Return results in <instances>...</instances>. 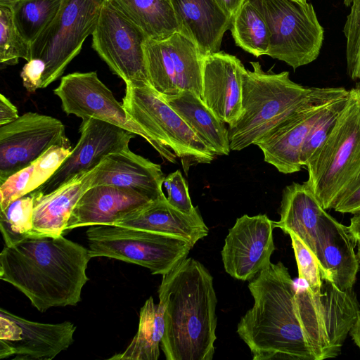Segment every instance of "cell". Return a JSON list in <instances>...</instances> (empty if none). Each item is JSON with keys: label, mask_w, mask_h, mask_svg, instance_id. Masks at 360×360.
Instances as JSON below:
<instances>
[{"label": "cell", "mask_w": 360, "mask_h": 360, "mask_svg": "<svg viewBox=\"0 0 360 360\" xmlns=\"http://www.w3.org/2000/svg\"><path fill=\"white\" fill-rule=\"evenodd\" d=\"M253 307L241 318L237 333L254 360H319L323 334L314 293L297 289L281 262L251 280Z\"/></svg>", "instance_id": "cell-1"}, {"label": "cell", "mask_w": 360, "mask_h": 360, "mask_svg": "<svg viewBox=\"0 0 360 360\" xmlns=\"http://www.w3.org/2000/svg\"><path fill=\"white\" fill-rule=\"evenodd\" d=\"M89 250L63 235L35 234L0 253V278L23 293L38 311L75 306L89 281Z\"/></svg>", "instance_id": "cell-2"}, {"label": "cell", "mask_w": 360, "mask_h": 360, "mask_svg": "<svg viewBox=\"0 0 360 360\" xmlns=\"http://www.w3.org/2000/svg\"><path fill=\"white\" fill-rule=\"evenodd\" d=\"M161 348L167 360H212L217 339V299L213 278L198 260L186 258L162 276Z\"/></svg>", "instance_id": "cell-3"}, {"label": "cell", "mask_w": 360, "mask_h": 360, "mask_svg": "<svg viewBox=\"0 0 360 360\" xmlns=\"http://www.w3.org/2000/svg\"><path fill=\"white\" fill-rule=\"evenodd\" d=\"M243 75L242 114L229 124L231 150L255 144L325 87H307L290 79L289 72L264 71L259 62Z\"/></svg>", "instance_id": "cell-4"}, {"label": "cell", "mask_w": 360, "mask_h": 360, "mask_svg": "<svg viewBox=\"0 0 360 360\" xmlns=\"http://www.w3.org/2000/svg\"><path fill=\"white\" fill-rule=\"evenodd\" d=\"M304 167L305 182L326 210L360 177V91L349 90L335 125Z\"/></svg>", "instance_id": "cell-5"}, {"label": "cell", "mask_w": 360, "mask_h": 360, "mask_svg": "<svg viewBox=\"0 0 360 360\" xmlns=\"http://www.w3.org/2000/svg\"><path fill=\"white\" fill-rule=\"evenodd\" d=\"M122 105L131 118L165 151L167 161L181 160L188 174L192 166L209 164L215 154L151 86L126 84Z\"/></svg>", "instance_id": "cell-6"}, {"label": "cell", "mask_w": 360, "mask_h": 360, "mask_svg": "<svg viewBox=\"0 0 360 360\" xmlns=\"http://www.w3.org/2000/svg\"><path fill=\"white\" fill-rule=\"evenodd\" d=\"M261 13L270 32L267 56L295 70L320 54L324 30L313 5L296 0H248Z\"/></svg>", "instance_id": "cell-7"}, {"label": "cell", "mask_w": 360, "mask_h": 360, "mask_svg": "<svg viewBox=\"0 0 360 360\" xmlns=\"http://www.w3.org/2000/svg\"><path fill=\"white\" fill-rule=\"evenodd\" d=\"M91 258L106 257L165 275L174 269L193 247L187 240L118 226H92L86 232Z\"/></svg>", "instance_id": "cell-8"}, {"label": "cell", "mask_w": 360, "mask_h": 360, "mask_svg": "<svg viewBox=\"0 0 360 360\" xmlns=\"http://www.w3.org/2000/svg\"><path fill=\"white\" fill-rule=\"evenodd\" d=\"M107 0H63L52 22L31 44L32 58L46 64L40 89L62 76L92 35Z\"/></svg>", "instance_id": "cell-9"}, {"label": "cell", "mask_w": 360, "mask_h": 360, "mask_svg": "<svg viewBox=\"0 0 360 360\" xmlns=\"http://www.w3.org/2000/svg\"><path fill=\"white\" fill-rule=\"evenodd\" d=\"M144 51L150 86L162 96L191 91L202 98L205 56L179 32L161 40L146 39Z\"/></svg>", "instance_id": "cell-10"}, {"label": "cell", "mask_w": 360, "mask_h": 360, "mask_svg": "<svg viewBox=\"0 0 360 360\" xmlns=\"http://www.w3.org/2000/svg\"><path fill=\"white\" fill-rule=\"evenodd\" d=\"M148 39L107 1L92 34V47L126 84L150 86L144 44Z\"/></svg>", "instance_id": "cell-11"}, {"label": "cell", "mask_w": 360, "mask_h": 360, "mask_svg": "<svg viewBox=\"0 0 360 360\" xmlns=\"http://www.w3.org/2000/svg\"><path fill=\"white\" fill-rule=\"evenodd\" d=\"M53 93L61 101L63 111L82 119L96 118L127 130L143 138L165 160L160 146L136 123L112 92L100 80L95 71L73 72L61 78Z\"/></svg>", "instance_id": "cell-12"}, {"label": "cell", "mask_w": 360, "mask_h": 360, "mask_svg": "<svg viewBox=\"0 0 360 360\" xmlns=\"http://www.w3.org/2000/svg\"><path fill=\"white\" fill-rule=\"evenodd\" d=\"M53 146L71 147L63 124L51 116L28 112L0 126V184Z\"/></svg>", "instance_id": "cell-13"}, {"label": "cell", "mask_w": 360, "mask_h": 360, "mask_svg": "<svg viewBox=\"0 0 360 360\" xmlns=\"http://www.w3.org/2000/svg\"><path fill=\"white\" fill-rule=\"evenodd\" d=\"M348 92L344 87H325L258 140L255 145L262 151L264 161L283 174L300 172L303 167L300 163L302 147L311 128L332 101Z\"/></svg>", "instance_id": "cell-14"}, {"label": "cell", "mask_w": 360, "mask_h": 360, "mask_svg": "<svg viewBox=\"0 0 360 360\" xmlns=\"http://www.w3.org/2000/svg\"><path fill=\"white\" fill-rule=\"evenodd\" d=\"M75 324L30 321L0 309V358L51 360L74 342Z\"/></svg>", "instance_id": "cell-15"}, {"label": "cell", "mask_w": 360, "mask_h": 360, "mask_svg": "<svg viewBox=\"0 0 360 360\" xmlns=\"http://www.w3.org/2000/svg\"><path fill=\"white\" fill-rule=\"evenodd\" d=\"M80 138L56 172L35 191L50 193L96 168L108 155L129 148L134 134L93 117L82 119Z\"/></svg>", "instance_id": "cell-16"}, {"label": "cell", "mask_w": 360, "mask_h": 360, "mask_svg": "<svg viewBox=\"0 0 360 360\" xmlns=\"http://www.w3.org/2000/svg\"><path fill=\"white\" fill-rule=\"evenodd\" d=\"M274 221L266 214L238 218L221 250L224 267L231 277L251 281L271 263L275 250Z\"/></svg>", "instance_id": "cell-17"}, {"label": "cell", "mask_w": 360, "mask_h": 360, "mask_svg": "<svg viewBox=\"0 0 360 360\" xmlns=\"http://www.w3.org/2000/svg\"><path fill=\"white\" fill-rule=\"evenodd\" d=\"M165 178L160 165L135 154L129 148L111 153L86 174L89 188L107 185L128 189L154 201L165 198Z\"/></svg>", "instance_id": "cell-18"}, {"label": "cell", "mask_w": 360, "mask_h": 360, "mask_svg": "<svg viewBox=\"0 0 360 360\" xmlns=\"http://www.w3.org/2000/svg\"><path fill=\"white\" fill-rule=\"evenodd\" d=\"M245 68L235 56L219 51L205 56L202 100L222 122L231 124L242 114Z\"/></svg>", "instance_id": "cell-19"}, {"label": "cell", "mask_w": 360, "mask_h": 360, "mask_svg": "<svg viewBox=\"0 0 360 360\" xmlns=\"http://www.w3.org/2000/svg\"><path fill=\"white\" fill-rule=\"evenodd\" d=\"M356 241L346 226L323 214L316 229L314 254L324 278L339 289L352 290L356 280L359 259L354 252Z\"/></svg>", "instance_id": "cell-20"}, {"label": "cell", "mask_w": 360, "mask_h": 360, "mask_svg": "<svg viewBox=\"0 0 360 360\" xmlns=\"http://www.w3.org/2000/svg\"><path fill=\"white\" fill-rule=\"evenodd\" d=\"M153 200L135 191L98 185L82 194L68 221L65 231L92 226H114Z\"/></svg>", "instance_id": "cell-21"}, {"label": "cell", "mask_w": 360, "mask_h": 360, "mask_svg": "<svg viewBox=\"0 0 360 360\" xmlns=\"http://www.w3.org/2000/svg\"><path fill=\"white\" fill-rule=\"evenodd\" d=\"M114 226L180 238L193 247L209 232L198 209L191 214L184 213L170 205L167 197L150 202Z\"/></svg>", "instance_id": "cell-22"}, {"label": "cell", "mask_w": 360, "mask_h": 360, "mask_svg": "<svg viewBox=\"0 0 360 360\" xmlns=\"http://www.w3.org/2000/svg\"><path fill=\"white\" fill-rule=\"evenodd\" d=\"M179 30L191 39L204 56L220 51L232 18L215 0H172Z\"/></svg>", "instance_id": "cell-23"}, {"label": "cell", "mask_w": 360, "mask_h": 360, "mask_svg": "<svg viewBox=\"0 0 360 360\" xmlns=\"http://www.w3.org/2000/svg\"><path fill=\"white\" fill-rule=\"evenodd\" d=\"M326 211L306 182H293L283 190L280 219L274 226L295 234L314 253L316 229Z\"/></svg>", "instance_id": "cell-24"}, {"label": "cell", "mask_w": 360, "mask_h": 360, "mask_svg": "<svg viewBox=\"0 0 360 360\" xmlns=\"http://www.w3.org/2000/svg\"><path fill=\"white\" fill-rule=\"evenodd\" d=\"M86 174L77 176L48 193L31 192L34 195L32 223L35 232L55 236L63 234L74 207L89 188Z\"/></svg>", "instance_id": "cell-25"}, {"label": "cell", "mask_w": 360, "mask_h": 360, "mask_svg": "<svg viewBox=\"0 0 360 360\" xmlns=\"http://www.w3.org/2000/svg\"><path fill=\"white\" fill-rule=\"evenodd\" d=\"M162 96L215 155L229 154L231 148L225 122L215 115L200 97L186 90Z\"/></svg>", "instance_id": "cell-26"}, {"label": "cell", "mask_w": 360, "mask_h": 360, "mask_svg": "<svg viewBox=\"0 0 360 360\" xmlns=\"http://www.w3.org/2000/svg\"><path fill=\"white\" fill-rule=\"evenodd\" d=\"M148 39H164L179 30L172 0H107Z\"/></svg>", "instance_id": "cell-27"}, {"label": "cell", "mask_w": 360, "mask_h": 360, "mask_svg": "<svg viewBox=\"0 0 360 360\" xmlns=\"http://www.w3.org/2000/svg\"><path fill=\"white\" fill-rule=\"evenodd\" d=\"M164 307L150 297L141 307L139 328L126 349L110 357V360H157L164 335Z\"/></svg>", "instance_id": "cell-28"}, {"label": "cell", "mask_w": 360, "mask_h": 360, "mask_svg": "<svg viewBox=\"0 0 360 360\" xmlns=\"http://www.w3.org/2000/svg\"><path fill=\"white\" fill-rule=\"evenodd\" d=\"M229 30L237 46L257 58L266 55L270 32L259 11L245 0L232 18Z\"/></svg>", "instance_id": "cell-29"}, {"label": "cell", "mask_w": 360, "mask_h": 360, "mask_svg": "<svg viewBox=\"0 0 360 360\" xmlns=\"http://www.w3.org/2000/svg\"><path fill=\"white\" fill-rule=\"evenodd\" d=\"M62 2L63 0H21L6 6L12 11L18 30L31 44L54 19Z\"/></svg>", "instance_id": "cell-30"}, {"label": "cell", "mask_w": 360, "mask_h": 360, "mask_svg": "<svg viewBox=\"0 0 360 360\" xmlns=\"http://www.w3.org/2000/svg\"><path fill=\"white\" fill-rule=\"evenodd\" d=\"M33 210L34 195L32 193L16 199L1 210L0 230L5 245H13L38 234L33 229Z\"/></svg>", "instance_id": "cell-31"}, {"label": "cell", "mask_w": 360, "mask_h": 360, "mask_svg": "<svg viewBox=\"0 0 360 360\" xmlns=\"http://www.w3.org/2000/svg\"><path fill=\"white\" fill-rule=\"evenodd\" d=\"M19 58L32 59L31 44L15 26L11 8L0 5V62L13 65Z\"/></svg>", "instance_id": "cell-32"}, {"label": "cell", "mask_w": 360, "mask_h": 360, "mask_svg": "<svg viewBox=\"0 0 360 360\" xmlns=\"http://www.w3.org/2000/svg\"><path fill=\"white\" fill-rule=\"evenodd\" d=\"M347 96L348 94L332 101L311 128L301 150L300 163L302 167H305L312 155L328 137L345 103Z\"/></svg>", "instance_id": "cell-33"}, {"label": "cell", "mask_w": 360, "mask_h": 360, "mask_svg": "<svg viewBox=\"0 0 360 360\" xmlns=\"http://www.w3.org/2000/svg\"><path fill=\"white\" fill-rule=\"evenodd\" d=\"M346 39V63L349 77L360 91V0H352L343 27Z\"/></svg>", "instance_id": "cell-34"}, {"label": "cell", "mask_w": 360, "mask_h": 360, "mask_svg": "<svg viewBox=\"0 0 360 360\" xmlns=\"http://www.w3.org/2000/svg\"><path fill=\"white\" fill-rule=\"evenodd\" d=\"M288 235L297 265L299 279L304 281L312 292H319L325 278L315 255L295 234L290 233Z\"/></svg>", "instance_id": "cell-35"}, {"label": "cell", "mask_w": 360, "mask_h": 360, "mask_svg": "<svg viewBox=\"0 0 360 360\" xmlns=\"http://www.w3.org/2000/svg\"><path fill=\"white\" fill-rule=\"evenodd\" d=\"M71 151V147L53 146L35 160L33 162L34 169L28 193L44 184L60 167Z\"/></svg>", "instance_id": "cell-36"}, {"label": "cell", "mask_w": 360, "mask_h": 360, "mask_svg": "<svg viewBox=\"0 0 360 360\" xmlns=\"http://www.w3.org/2000/svg\"><path fill=\"white\" fill-rule=\"evenodd\" d=\"M163 186L167 190V200L174 207L186 214L198 210L191 202L187 183L179 170L165 176Z\"/></svg>", "instance_id": "cell-37"}, {"label": "cell", "mask_w": 360, "mask_h": 360, "mask_svg": "<svg viewBox=\"0 0 360 360\" xmlns=\"http://www.w3.org/2000/svg\"><path fill=\"white\" fill-rule=\"evenodd\" d=\"M34 169L33 163L9 176L0 186V208L6 209L8 205L28 193V187Z\"/></svg>", "instance_id": "cell-38"}, {"label": "cell", "mask_w": 360, "mask_h": 360, "mask_svg": "<svg viewBox=\"0 0 360 360\" xmlns=\"http://www.w3.org/2000/svg\"><path fill=\"white\" fill-rule=\"evenodd\" d=\"M46 69L44 61L40 58H32L22 68L20 77L23 86L30 93L40 89L42 77Z\"/></svg>", "instance_id": "cell-39"}, {"label": "cell", "mask_w": 360, "mask_h": 360, "mask_svg": "<svg viewBox=\"0 0 360 360\" xmlns=\"http://www.w3.org/2000/svg\"><path fill=\"white\" fill-rule=\"evenodd\" d=\"M333 209L343 214L360 212V177L337 200Z\"/></svg>", "instance_id": "cell-40"}, {"label": "cell", "mask_w": 360, "mask_h": 360, "mask_svg": "<svg viewBox=\"0 0 360 360\" xmlns=\"http://www.w3.org/2000/svg\"><path fill=\"white\" fill-rule=\"evenodd\" d=\"M20 116L17 108L2 94H0V126L16 120Z\"/></svg>", "instance_id": "cell-41"}, {"label": "cell", "mask_w": 360, "mask_h": 360, "mask_svg": "<svg viewBox=\"0 0 360 360\" xmlns=\"http://www.w3.org/2000/svg\"><path fill=\"white\" fill-rule=\"evenodd\" d=\"M245 0H215L218 6L231 18Z\"/></svg>", "instance_id": "cell-42"}, {"label": "cell", "mask_w": 360, "mask_h": 360, "mask_svg": "<svg viewBox=\"0 0 360 360\" xmlns=\"http://www.w3.org/2000/svg\"><path fill=\"white\" fill-rule=\"evenodd\" d=\"M348 227L356 243L360 242V212L354 214Z\"/></svg>", "instance_id": "cell-43"}, {"label": "cell", "mask_w": 360, "mask_h": 360, "mask_svg": "<svg viewBox=\"0 0 360 360\" xmlns=\"http://www.w3.org/2000/svg\"><path fill=\"white\" fill-rule=\"evenodd\" d=\"M349 334L352 337L354 343L360 349V312L359 313L354 324L352 325Z\"/></svg>", "instance_id": "cell-44"}, {"label": "cell", "mask_w": 360, "mask_h": 360, "mask_svg": "<svg viewBox=\"0 0 360 360\" xmlns=\"http://www.w3.org/2000/svg\"><path fill=\"white\" fill-rule=\"evenodd\" d=\"M21 0H0V5L6 6L13 2L18 1Z\"/></svg>", "instance_id": "cell-45"}, {"label": "cell", "mask_w": 360, "mask_h": 360, "mask_svg": "<svg viewBox=\"0 0 360 360\" xmlns=\"http://www.w3.org/2000/svg\"><path fill=\"white\" fill-rule=\"evenodd\" d=\"M352 2V0H343V3L345 6H350Z\"/></svg>", "instance_id": "cell-46"}, {"label": "cell", "mask_w": 360, "mask_h": 360, "mask_svg": "<svg viewBox=\"0 0 360 360\" xmlns=\"http://www.w3.org/2000/svg\"><path fill=\"white\" fill-rule=\"evenodd\" d=\"M357 243H358L357 256H358L359 262H360V242H357Z\"/></svg>", "instance_id": "cell-47"}, {"label": "cell", "mask_w": 360, "mask_h": 360, "mask_svg": "<svg viewBox=\"0 0 360 360\" xmlns=\"http://www.w3.org/2000/svg\"><path fill=\"white\" fill-rule=\"evenodd\" d=\"M296 1H301V2L307 1V0H296Z\"/></svg>", "instance_id": "cell-48"}]
</instances>
